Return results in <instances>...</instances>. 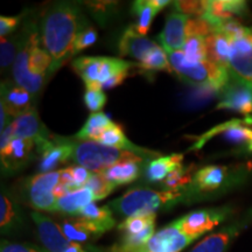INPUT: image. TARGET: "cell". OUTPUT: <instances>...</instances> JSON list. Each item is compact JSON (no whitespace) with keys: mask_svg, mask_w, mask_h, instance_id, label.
Returning <instances> with one entry per match:
<instances>
[{"mask_svg":"<svg viewBox=\"0 0 252 252\" xmlns=\"http://www.w3.org/2000/svg\"><path fill=\"white\" fill-rule=\"evenodd\" d=\"M97 32L93 27H84L80 33H78L76 42H75V54L82 50L89 48L96 42Z\"/></svg>","mask_w":252,"mask_h":252,"instance_id":"obj_40","label":"cell"},{"mask_svg":"<svg viewBox=\"0 0 252 252\" xmlns=\"http://www.w3.org/2000/svg\"><path fill=\"white\" fill-rule=\"evenodd\" d=\"M31 217L35 223L37 234L47 252H64L71 245L59 223L37 212H32Z\"/></svg>","mask_w":252,"mask_h":252,"instance_id":"obj_13","label":"cell"},{"mask_svg":"<svg viewBox=\"0 0 252 252\" xmlns=\"http://www.w3.org/2000/svg\"><path fill=\"white\" fill-rule=\"evenodd\" d=\"M194 166H184V163L179 167H176L174 171L171 172L168 176L163 181L166 190H180L181 188H186L191 182L193 179V171Z\"/></svg>","mask_w":252,"mask_h":252,"instance_id":"obj_35","label":"cell"},{"mask_svg":"<svg viewBox=\"0 0 252 252\" xmlns=\"http://www.w3.org/2000/svg\"><path fill=\"white\" fill-rule=\"evenodd\" d=\"M174 7L179 13L188 15H194L195 18H202L206 12L207 1H174Z\"/></svg>","mask_w":252,"mask_h":252,"instance_id":"obj_38","label":"cell"},{"mask_svg":"<svg viewBox=\"0 0 252 252\" xmlns=\"http://www.w3.org/2000/svg\"><path fill=\"white\" fill-rule=\"evenodd\" d=\"M112 121L105 113L97 112L91 113L90 117L87 119L83 127L75 134L74 139L77 141H98L99 137L110 125Z\"/></svg>","mask_w":252,"mask_h":252,"instance_id":"obj_29","label":"cell"},{"mask_svg":"<svg viewBox=\"0 0 252 252\" xmlns=\"http://www.w3.org/2000/svg\"><path fill=\"white\" fill-rule=\"evenodd\" d=\"M215 31L224 34L230 41V76L252 91V27L234 19L216 23Z\"/></svg>","mask_w":252,"mask_h":252,"instance_id":"obj_3","label":"cell"},{"mask_svg":"<svg viewBox=\"0 0 252 252\" xmlns=\"http://www.w3.org/2000/svg\"><path fill=\"white\" fill-rule=\"evenodd\" d=\"M69 141L72 149L71 160L94 173H102L119 162L145 161L144 158L137 154L105 146L97 141Z\"/></svg>","mask_w":252,"mask_h":252,"instance_id":"obj_6","label":"cell"},{"mask_svg":"<svg viewBox=\"0 0 252 252\" xmlns=\"http://www.w3.org/2000/svg\"><path fill=\"white\" fill-rule=\"evenodd\" d=\"M13 139H14V128H13V123L11 122V124H9L4 131H1V137H0V152L4 151Z\"/></svg>","mask_w":252,"mask_h":252,"instance_id":"obj_44","label":"cell"},{"mask_svg":"<svg viewBox=\"0 0 252 252\" xmlns=\"http://www.w3.org/2000/svg\"><path fill=\"white\" fill-rule=\"evenodd\" d=\"M19 47L20 43H17L14 39L8 40L7 37H1L0 42V65L1 70L6 71L12 64H14L15 59H17Z\"/></svg>","mask_w":252,"mask_h":252,"instance_id":"obj_37","label":"cell"},{"mask_svg":"<svg viewBox=\"0 0 252 252\" xmlns=\"http://www.w3.org/2000/svg\"><path fill=\"white\" fill-rule=\"evenodd\" d=\"M248 13V4L241 0H212L207 1L203 19L209 23L234 20L235 17H241Z\"/></svg>","mask_w":252,"mask_h":252,"instance_id":"obj_20","label":"cell"},{"mask_svg":"<svg viewBox=\"0 0 252 252\" xmlns=\"http://www.w3.org/2000/svg\"><path fill=\"white\" fill-rule=\"evenodd\" d=\"M252 173L251 163L239 165H208L193 174L191 182L184 188L190 200H209L220 197L241 187Z\"/></svg>","mask_w":252,"mask_h":252,"instance_id":"obj_2","label":"cell"},{"mask_svg":"<svg viewBox=\"0 0 252 252\" xmlns=\"http://www.w3.org/2000/svg\"><path fill=\"white\" fill-rule=\"evenodd\" d=\"M20 21V17H4L0 18V35L1 37H6L11 34Z\"/></svg>","mask_w":252,"mask_h":252,"instance_id":"obj_43","label":"cell"},{"mask_svg":"<svg viewBox=\"0 0 252 252\" xmlns=\"http://www.w3.org/2000/svg\"><path fill=\"white\" fill-rule=\"evenodd\" d=\"M189 19L190 17L179 13V12H169L167 15L165 28L158 36L161 48L166 53L182 49L187 39L186 26Z\"/></svg>","mask_w":252,"mask_h":252,"instance_id":"obj_15","label":"cell"},{"mask_svg":"<svg viewBox=\"0 0 252 252\" xmlns=\"http://www.w3.org/2000/svg\"><path fill=\"white\" fill-rule=\"evenodd\" d=\"M137 68H139L140 70H144V71L165 70L168 72H173L168 56H167L166 52L160 46L158 47L157 49H154L143 62L138 63Z\"/></svg>","mask_w":252,"mask_h":252,"instance_id":"obj_34","label":"cell"},{"mask_svg":"<svg viewBox=\"0 0 252 252\" xmlns=\"http://www.w3.org/2000/svg\"><path fill=\"white\" fill-rule=\"evenodd\" d=\"M241 156H252V147H251V149H249L248 151H245V152L242 153Z\"/></svg>","mask_w":252,"mask_h":252,"instance_id":"obj_48","label":"cell"},{"mask_svg":"<svg viewBox=\"0 0 252 252\" xmlns=\"http://www.w3.org/2000/svg\"><path fill=\"white\" fill-rule=\"evenodd\" d=\"M41 37L36 31L32 32L28 37V48H30V65L31 71L36 75H46L52 67L53 60L46 49L40 48Z\"/></svg>","mask_w":252,"mask_h":252,"instance_id":"obj_27","label":"cell"},{"mask_svg":"<svg viewBox=\"0 0 252 252\" xmlns=\"http://www.w3.org/2000/svg\"><path fill=\"white\" fill-rule=\"evenodd\" d=\"M19 223V212L13 201L4 191L0 196V225L2 234H8Z\"/></svg>","mask_w":252,"mask_h":252,"instance_id":"obj_32","label":"cell"},{"mask_svg":"<svg viewBox=\"0 0 252 252\" xmlns=\"http://www.w3.org/2000/svg\"><path fill=\"white\" fill-rule=\"evenodd\" d=\"M128 71L130 70H125V71L119 72V74H117V75H115V76L111 77L109 81H106L105 83L103 84L102 89H112V88L121 86L123 82L125 81V78L127 77Z\"/></svg>","mask_w":252,"mask_h":252,"instance_id":"obj_45","label":"cell"},{"mask_svg":"<svg viewBox=\"0 0 252 252\" xmlns=\"http://www.w3.org/2000/svg\"><path fill=\"white\" fill-rule=\"evenodd\" d=\"M94 196L93 191L88 188H81L68 193L64 196L58 198L54 212L67 214L71 216H78L84 207L93 203Z\"/></svg>","mask_w":252,"mask_h":252,"instance_id":"obj_24","label":"cell"},{"mask_svg":"<svg viewBox=\"0 0 252 252\" xmlns=\"http://www.w3.org/2000/svg\"><path fill=\"white\" fill-rule=\"evenodd\" d=\"M14 138H24V139H33L34 141L40 138H52L47 128L41 123L35 108L15 118L13 122Z\"/></svg>","mask_w":252,"mask_h":252,"instance_id":"obj_21","label":"cell"},{"mask_svg":"<svg viewBox=\"0 0 252 252\" xmlns=\"http://www.w3.org/2000/svg\"><path fill=\"white\" fill-rule=\"evenodd\" d=\"M84 103L91 112L97 113L105 105L106 94L103 93V90L87 89L86 94H84Z\"/></svg>","mask_w":252,"mask_h":252,"instance_id":"obj_39","label":"cell"},{"mask_svg":"<svg viewBox=\"0 0 252 252\" xmlns=\"http://www.w3.org/2000/svg\"><path fill=\"white\" fill-rule=\"evenodd\" d=\"M0 252H47V251H42L40 250V249H37L36 247H32V245L12 243V242L2 239L1 245H0Z\"/></svg>","mask_w":252,"mask_h":252,"instance_id":"obj_42","label":"cell"},{"mask_svg":"<svg viewBox=\"0 0 252 252\" xmlns=\"http://www.w3.org/2000/svg\"><path fill=\"white\" fill-rule=\"evenodd\" d=\"M158 9L151 4V0H137L132 4V13L137 17V23L131 26L140 35L146 36L149 32L153 18L158 13Z\"/></svg>","mask_w":252,"mask_h":252,"instance_id":"obj_30","label":"cell"},{"mask_svg":"<svg viewBox=\"0 0 252 252\" xmlns=\"http://www.w3.org/2000/svg\"><path fill=\"white\" fill-rule=\"evenodd\" d=\"M35 147L33 139L14 138L4 151H1V167L8 172L17 171L30 161L32 151Z\"/></svg>","mask_w":252,"mask_h":252,"instance_id":"obj_18","label":"cell"},{"mask_svg":"<svg viewBox=\"0 0 252 252\" xmlns=\"http://www.w3.org/2000/svg\"><path fill=\"white\" fill-rule=\"evenodd\" d=\"M60 182V171L39 173L28 180L26 185L28 201L36 210L54 212L58 198L54 189Z\"/></svg>","mask_w":252,"mask_h":252,"instance_id":"obj_9","label":"cell"},{"mask_svg":"<svg viewBox=\"0 0 252 252\" xmlns=\"http://www.w3.org/2000/svg\"><path fill=\"white\" fill-rule=\"evenodd\" d=\"M70 169H71V174H72V178H74V182H75V186H76V188L81 189L86 187V185L88 184V181L90 180L93 173H91L89 169L84 168V167L78 166V165L71 166Z\"/></svg>","mask_w":252,"mask_h":252,"instance_id":"obj_41","label":"cell"},{"mask_svg":"<svg viewBox=\"0 0 252 252\" xmlns=\"http://www.w3.org/2000/svg\"><path fill=\"white\" fill-rule=\"evenodd\" d=\"M181 52L184 53L186 61L189 63H200L208 61L206 37L197 35L187 36Z\"/></svg>","mask_w":252,"mask_h":252,"instance_id":"obj_31","label":"cell"},{"mask_svg":"<svg viewBox=\"0 0 252 252\" xmlns=\"http://www.w3.org/2000/svg\"><path fill=\"white\" fill-rule=\"evenodd\" d=\"M84 27L80 8L74 2H58L46 12L41 21V42L53 60L48 75L75 54V42Z\"/></svg>","mask_w":252,"mask_h":252,"instance_id":"obj_1","label":"cell"},{"mask_svg":"<svg viewBox=\"0 0 252 252\" xmlns=\"http://www.w3.org/2000/svg\"><path fill=\"white\" fill-rule=\"evenodd\" d=\"M28 61H30V48H28V39H26L20 42L12 72H13L14 82L18 86L26 89L32 94H36L40 93L41 88L43 86L45 75L33 74L28 65Z\"/></svg>","mask_w":252,"mask_h":252,"instance_id":"obj_14","label":"cell"},{"mask_svg":"<svg viewBox=\"0 0 252 252\" xmlns=\"http://www.w3.org/2000/svg\"><path fill=\"white\" fill-rule=\"evenodd\" d=\"M33 94L14 82H1V100L0 104L11 117H20L34 108Z\"/></svg>","mask_w":252,"mask_h":252,"instance_id":"obj_16","label":"cell"},{"mask_svg":"<svg viewBox=\"0 0 252 252\" xmlns=\"http://www.w3.org/2000/svg\"><path fill=\"white\" fill-rule=\"evenodd\" d=\"M156 213L134 215L123 220L121 224L118 225V229L127 235L139 234V232L144 231L149 226L156 224Z\"/></svg>","mask_w":252,"mask_h":252,"instance_id":"obj_33","label":"cell"},{"mask_svg":"<svg viewBox=\"0 0 252 252\" xmlns=\"http://www.w3.org/2000/svg\"><path fill=\"white\" fill-rule=\"evenodd\" d=\"M156 42L140 35L132 27H128L121 37L118 43V50L121 56H130L143 62L154 49L158 48Z\"/></svg>","mask_w":252,"mask_h":252,"instance_id":"obj_17","label":"cell"},{"mask_svg":"<svg viewBox=\"0 0 252 252\" xmlns=\"http://www.w3.org/2000/svg\"><path fill=\"white\" fill-rule=\"evenodd\" d=\"M141 162L139 161H124L119 162L117 165L109 167L108 169L102 172L113 186H118L131 184L137 180L141 174Z\"/></svg>","mask_w":252,"mask_h":252,"instance_id":"obj_28","label":"cell"},{"mask_svg":"<svg viewBox=\"0 0 252 252\" xmlns=\"http://www.w3.org/2000/svg\"><path fill=\"white\" fill-rule=\"evenodd\" d=\"M184 154L173 153L169 156L159 157L151 161L146 167V180L151 184L165 181L171 172L174 171L176 167L182 165Z\"/></svg>","mask_w":252,"mask_h":252,"instance_id":"obj_25","label":"cell"},{"mask_svg":"<svg viewBox=\"0 0 252 252\" xmlns=\"http://www.w3.org/2000/svg\"><path fill=\"white\" fill-rule=\"evenodd\" d=\"M52 139L54 144L41 154V161L39 165L40 173L53 172L52 169H54L60 163L67 162L69 159H71L72 149L68 138L52 135Z\"/></svg>","mask_w":252,"mask_h":252,"instance_id":"obj_22","label":"cell"},{"mask_svg":"<svg viewBox=\"0 0 252 252\" xmlns=\"http://www.w3.org/2000/svg\"><path fill=\"white\" fill-rule=\"evenodd\" d=\"M78 216L83 217L93 224L97 231L102 236L104 232L111 230L116 225V220L113 217V212L109 206L99 207L93 202L82 209Z\"/></svg>","mask_w":252,"mask_h":252,"instance_id":"obj_26","label":"cell"},{"mask_svg":"<svg viewBox=\"0 0 252 252\" xmlns=\"http://www.w3.org/2000/svg\"><path fill=\"white\" fill-rule=\"evenodd\" d=\"M234 214L235 208L232 206L208 208L186 214L175 223L186 235L197 239L228 220Z\"/></svg>","mask_w":252,"mask_h":252,"instance_id":"obj_8","label":"cell"},{"mask_svg":"<svg viewBox=\"0 0 252 252\" xmlns=\"http://www.w3.org/2000/svg\"><path fill=\"white\" fill-rule=\"evenodd\" d=\"M187 197V193L181 190H162L157 191L152 189H132L110 202L113 214L125 217L140 215V214H152L165 207L174 206L182 198Z\"/></svg>","mask_w":252,"mask_h":252,"instance_id":"obj_4","label":"cell"},{"mask_svg":"<svg viewBox=\"0 0 252 252\" xmlns=\"http://www.w3.org/2000/svg\"><path fill=\"white\" fill-rule=\"evenodd\" d=\"M196 239L186 235L174 222L160 229L152 238L134 252H181Z\"/></svg>","mask_w":252,"mask_h":252,"instance_id":"obj_11","label":"cell"},{"mask_svg":"<svg viewBox=\"0 0 252 252\" xmlns=\"http://www.w3.org/2000/svg\"><path fill=\"white\" fill-rule=\"evenodd\" d=\"M173 71L182 82L194 88L210 87L220 94L230 81V72L226 68L214 64L210 61L189 63L186 61L181 50L166 53Z\"/></svg>","mask_w":252,"mask_h":252,"instance_id":"obj_5","label":"cell"},{"mask_svg":"<svg viewBox=\"0 0 252 252\" xmlns=\"http://www.w3.org/2000/svg\"><path fill=\"white\" fill-rule=\"evenodd\" d=\"M97 143L103 144L109 147H113V149L128 151V152H132L137 154V156L144 158L145 160H149L151 158L158 156L160 157L159 152H154V151L143 149V147H139L137 146V145H134L133 143H131V141L127 139V137L125 135L124 130H123V126L116 124V123H112V124L103 132Z\"/></svg>","mask_w":252,"mask_h":252,"instance_id":"obj_19","label":"cell"},{"mask_svg":"<svg viewBox=\"0 0 252 252\" xmlns=\"http://www.w3.org/2000/svg\"><path fill=\"white\" fill-rule=\"evenodd\" d=\"M60 225H61L65 237L71 243L80 244L100 237V234L97 231V229L91 224L89 220L81 216H75L62 220Z\"/></svg>","mask_w":252,"mask_h":252,"instance_id":"obj_23","label":"cell"},{"mask_svg":"<svg viewBox=\"0 0 252 252\" xmlns=\"http://www.w3.org/2000/svg\"><path fill=\"white\" fill-rule=\"evenodd\" d=\"M86 188L93 191L94 200L100 201L108 197L115 190L116 186H113L102 173H93L90 180L86 185Z\"/></svg>","mask_w":252,"mask_h":252,"instance_id":"obj_36","label":"cell"},{"mask_svg":"<svg viewBox=\"0 0 252 252\" xmlns=\"http://www.w3.org/2000/svg\"><path fill=\"white\" fill-rule=\"evenodd\" d=\"M64 252H88L86 249H83L81 244L78 243H71L70 247H69Z\"/></svg>","mask_w":252,"mask_h":252,"instance_id":"obj_47","label":"cell"},{"mask_svg":"<svg viewBox=\"0 0 252 252\" xmlns=\"http://www.w3.org/2000/svg\"><path fill=\"white\" fill-rule=\"evenodd\" d=\"M216 109L230 110L241 113L245 118H252V91L230 77L228 84L220 91Z\"/></svg>","mask_w":252,"mask_h":252,"instance_id":"obj_12","label":"cell"},{"mask_svg":"<svg viewBox=\"0 0 252 252\" xmlns=\"http://www.w3.org/2000/svg\"><path fill=\"white\" fill-rule=\"evenodd\" d=\"M250 225H252V208L239 219L232 220L219 231L207 236L195 245L190 252H226L235 239Z\"/></svg>","mask_w":252,"mask_h":252,"instance_id":"obj_10","label":"cell"},{"mask_svg":"<svg viewBox=\"0 0 252 252\" xmlns=\"http://www.w3.org/2000/svg\"><path fill=\"white\" fill-rule=\"evenodd\" d=\"M217 135H222L230 144L238 146L239 149L236 151V154L241 156L252 147V118H234L216 125L206 133L195 138L196 143L191 145L188 151H200L208 141Z\"/></svg>","mask_w":252,"mask_h":252,"instance_id":"obj_7","label":"cell"},{"mask_svg":"<svg viewBox=\"0 0 252 252\" xmlns=\"http://www.w3.org/2000/svg\"><path fill=\"white\" fill-rule=\"evenodd\" d=\"M151 4H152L154 7L160 12L163 7H166L167 5L172 4V2L168 1V0H151Z\"/></svg>","mask_w":252,"mask_h":252,"instance_id":"obj_46","label":"cell"}]
</instances>
